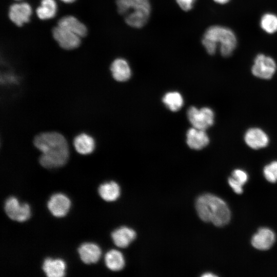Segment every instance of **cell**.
Segmentation results:
<instances>
[{
	"instance_id": "cell-23",
	"label": "cell",
	"mask_w": 277,
	"mask_h": 277,
	"mask_svg": "<svg viewBox=\"0 0 277 277\" xmlns=\"http://www.w3.org/2000/svg\"><path fill=\"white\" fill-rule=\"evenodd\" d=\"M163 102L169 109L174 112L179 110L184 104L182 95L176 91L166 93L163 96Z\"/></svg>"
},
{
	"instance_id": "cell-10",
	"label": "cell",
	"mask_w": 277,
	"mask_h": 277,
	"mask_svg": "<svg viewBox=\"0 0 277 277\" xmlns=\"http://www.w3.org/2000/svg\"><path fill=\"white\" fill-rule=\"evenodd\" d=\"M244 141L249 147L253 149L265 147L269 142L267 134L259 128L249 129L245 134Z\"/></svg>"
},
{
	"instance_id": "cell-24",
	"label": "cell",
	"mask_w": 277,
	"mask_h": 277,
	"mask_svg": "<svg viewBox=\"0 0 277 277\" xmlns=\"http://www.w3.org/2000/svg\"><path fill=\"white\" fill-rule=\"evenodd\" d=\"M260 26L267 33H274L277 31V16L271 13L264 14L260 21Z\"/></svg>"
},
{
	"instance_id": "cell-19",
	"label": "cell",
	"mask_w": 277,
	"mask_h": 277,
	"mask_svg": "<svg viewBox=\"0 0 277 277\" xmlns=\"http://www.w3.org/2000/svg\"><path fill=\"white\" fill-rule=\"evenodd\" d=\"M57 11V5L55 0H41L35 10L38 18L44 21L53 18Z\"/></svg>"
},
{
	"instance_id": "cell-20",
	"label": "cell",
	"mask_w": 277,
	"mask_h": 277,
	"mask_svg": "<svg viewBox=\"0 0 277 277\" xmlns=\"http://www.w3.org/2000/svg\"><path fill=\"white\" fill-rule=\"evenodd\" d=\"M120 187L115 182L110 181L101 184L98 188V193L102 199L107 202L116 200L120 195Z\"/></svg>"
},
{
	"instance_id": "cell-22",
	"label": "cell",
	"mask_w": 277,
	"mask_h": 277,
	"mask_svg": "<svg viewBox=\"0 0 277 277\" xmlns=\"http://www.w3.org/2000/svg\"><path fill=\"white\" fill-rule=\"evenodd\" d=\"M126 13H143L150 14V5L148 0H125Z\"/></svg>"
},
{
	"instance_id": "cell-6",
	"label": "cell",
	"mask_w": 277,
	"mask_h": 277,
	"mask_svg": "<svg viewBox=\"0 0 277 277\" xmlns=\"http://www.w3.org/2000/svg\"><path fill=\"white\" fill-rule=\"evenodd\" d=\"M276 69L274 60L263 54H258L255 58L251 68L253 75L261 79H270Z\"/></svg>"
},
{
	"instance_id": "cell-13",
	"label": "cell",
	"mask_w": 277,
	"mask_h": 277,
	"mask_svg": "<svg viewBox=\"0 0 277 277\" xmlns=\"http://www.w3.org/2000/svg\"><path fill=\"white\" fill-rule=\"evenodd\" d=\"M78 252L82 261L87 264L97 262L102 254L100 247L90 242L82 244L78 249Z\"/></svg>"
},
{
	"instance_id": "cell-7",
	"label": "cell",
	"mask_w": 277,
	"mask_h": 277,
	"mask_svg": "<svg viewBox=\"0 0 277 277\" xmlns=\"http://www.w3.org/2000/svg\"><path fill=\"white\" fill-rule=\"evenodd\" d=\"M52 34L60 47L64 50L75 49L81 43L80 36L58 25L53 28Z\"/></svg>"
},
{
	"instance_id": "cell-28",
	"label": "cell",
	"mask_w": 277,
	"mask_h": 277,
	"mask_svg": "<svg viewBox=\"0 0 277 277\" xmlns=\"http://www.w3.org/2000/svg\"><path fill=\"white\" fill-rule=\"evenodd\" d=\"M196 0H176L179 6L184 11L192 9Z\"/></svg>"
},
{
	"instance_id": "cell-9",
	"label": "cell",
	"mask_w": 277,
	"mask_h": 277,
	"mask_svg": "<svg viewBox=\"0 0 277 277\" xmlns=\"http://www.w3.org/2000/svg\"><path fill=\"white\" fill-rule=\"evenodd\" d=\"M71 202L69 197L62 193L53 194L47 203V207L50 213L54 216L61 217L69 212Z\"/></svg>"
},
{
	"instance_id": "cell-3",
	"label": "cell",
	"mask_w": 277,
	"mask_h": 277,
	"mask_svg": "<svg viewBox=\"0 0 277 277\" xmlns=\"http://www.w3.org/2000/svg\"><path fill=\"white\" fill-rule=\"evenodd\" d=\"M202 44L206 51L211 55L214 54L220 44V51L222 56H230L237 44L236 37L234 32L229 28L213 26L209 27L205 32Z\"/></svg>"
},
{
	"instance_id": "cell-15",
	"label": "cell",
	"mask_w": 277,
	"mask_h": 277,
	"mask_svg": "<svg viewBox=\"0 0 277 277\" xmlns=\"http://www.w3.org/2000/svg\"><path fill=\"white\" fill-rule=\"evenodd\" d=\"M42 269L49 277H62L66 273V264L61 259L46 258L43 263Z\"/></svg>"
},
{
	"instance_id": "cell-12",
	"label": "cell",
	"mask_w": 277,
	"mask_h": 277,
	"mask_svg": "<svg viewBox=\"0 0 277 277\" xmlns=\"http://www.w3.org/2000/svg\"><path fill=\"white\" fill-rule=\"evenodd\" d=\"M186 142L190 148L201 150L208 145L209 138L205 130L192 127L187 132Z\"/></svg>"
},
{
	"instance_id": "cell-11",
	"label": "cell",
	"mask_w": 277,
	"mask_h": 277,
	"mask_svg": "<svg viewBox=\"0 0 277 277\" xmlns=\"http://www.w3.org/2000/svg\"><path fill=\"white\" fill-rule=\"evenodd\" d=\"M275 240V234L271 229L268 228H261L252 236L251 244L258 249L265 250L273 245Z\"/></svg>"
},
{
	"instance_id": "cell-2",
	"label": "cell",
	"mask_w": 277,
	"mask_h": 277,
	"mask_svg": "<svg viewBox=\"0 0 277 277\" xmlns=\"http://www.w3.org/2000/svg\"><path fill=\"white\" fill-rule=\"evenodd\" d=\"M195 208L200 219L216 226L227 224L230 219V211L227 204L221 198L207 193L196 200Z\"/></svg>"
},
{
	"instance_id": "cell-32",
	"label": "cell",
	"mask_w": 277,
	"mask_h": 277,
	"mask_svg": "<svg viewBox=\"0 0 277 277\" xmlns=\"http://www.w3.org/2000/svg\"><path fill=\"white\" fill-rule=\"evenodd\" d=\"M15 1L20 2V1H23V0H15Z\"/></svg>"
},
{
	"instance_id": "cell-5",
	"label": "cell",
	"mask_w": 277,
	"mask_h": 277,
	"mask_svg": "<svg viewBox=\"0 0 277 277\" xmlns=\"http://www.w3.org/2000/svg\"><path fill=\"white\" fill-rule=\"evenodd\" d=\"M4 209L7 216L12 220L23 222L31 216V209L27 203H20L14 196L8 198L5 203Z\"/></svg>"
},
{
	"instance_id": "cell-18",
	"label": "cell",
	"mask_w": 277,
	"mask_h": 277,
	"mask_svg": "<svg viewBox=\"0 0 277 277\" xmlns=\"http://www.w3.org/2000/svg\"><path fill=\"white\" fill-rule=\"evenodd\" d=\"M73 146L78 153L87 155L91 154L94 150L95 142L93 137L89 134L82 133L74 137Z\"/></svg>"
},
{
	"instance_id": "cell-8",
	"label": "cell",
	"mask_w": 277,
	"mask_h": 277,
	"mask_svg": "<svg viewBox=\"0 0 277 277\" xmlns=\"http://www.w3.org/2000/svg\"><path fill=\"white\" fill-rule=\"evenodd\" d=\"M32 13V7L29 3L18 2L10 6L8 16L13 24L21 27L30 21Z\"/></svg>"
},
{
	"instance_id": "cell-14",
	"label": "cell",
	"mask_w": 277,
	"mask_h": 277,
	"mask_svg": "<svg viewBox=\"0 0 277 277\" xmlns=\"http://www.w3.org/2000/svg\"><path fill=\"white\" fill-rule=\"evenodd\" d=\"M57 25L75 33L81 37L86 36L87 33L86 26L73 15H66L61 17L58 21Z\"/></svg>"
},
{
	"instance_id": "cell-1",
	"label": "cell",
	"mask_w": 277,
	"mask_h": 277,
	"mask_svg": "<svg viewBox=\"0 0 277 277\" xmlns=\"http://www.w3.org/2000/svg\"><path fill=\"white\" fill-rule=\"evenodd\" d=\"M33 144L42 152L39 162L44 168L51 169L63 166L69 159V149L67 141L58 132L39 133L34 137Z\"/></svg>"
},
{
	"instance_id": "cell-26",
	"label": "cell",
	"mask_w": 277,
	"mask_h": 277,
	"mask_svg": "<svg viewBox=\"0 0 277 277\" xmlns=\"http://www.w3.org/2000/svg\"><path fill=\"white\" fill-rule=\"evenodd\" d=\"M232 177L243 185L248 180L247 173L241 169H235L232 173Z\"/></svg>"
},
{
	"instance_id": "cell-17",
	"label": "cell",
	"mask_w": 277,
	"mask_h": 277,
	"mask_svg": "<svg viewBox=\"0 0 277 277\" xmlns=\"http://www.w3.org/2000/svg\"><path fill=\"white\" fill-rule=\"evenodd\" d=\"M110 70L114 79L118 82L126 81L131 75V70L128 63L122 58H116L112 62Z\"/></svg>"
},
{
	"instance_id": "cell-21",
	"label": "cell",
	"mask_w": 277,
	"mask_h": 277,
	"mask_svg": "<svg viewBox=\"0 0 277 277\" xmlns=\"http://www.w3.org/2000/svg\"><path fill=\"white\" fill-rule=\"evenodd\" d=\"M105 263L108 269L114 271L122 270L125 263L123 254L115 249H111L106 253Z\"/></svg>"
},
{
	"instance_id": "cell-30",
	"label": "cell",
	"mask_w": 277,
	"mask_h": 277,
	"mask_svg": "<svg viewBox=\"0 0 277 277\" xmlns=\"http://www.w3.org/2000/svg\"><path fill=\"white\" fill-rule=\"evenodd\" d=\"M215 276V275L212 274L211 273H206L202 275V276L203 277H211Z\"/></svg>"
},
{
	"instance_id": "cell-16",
	"label": "cell",
	"mask_w": 277,
	"mask_h": 277,
	"mask_svg": "<svg viewBox=\"0 0 277 277\" xmlns=\"http://www.w3.org/2000/svg\"><path fill=\"white\" fill-rule=\"evenodd\" d=\"M135 238V231L125 226L115 229L111 233V238L114 244L120 248L128 247Z\"/></svg>"
},
{
	"instance_id": "cell-25",
	"label": "cell",
	"mask_w": 277,
	"mask_h": 277,
	"mask_svg": "<svg viewBox=\"0 0 277 277\" xmlns=\"http://www.w3.org/2000/svg\"><path fill=\"white\" fill-rule=\"evenodd\" d=\"M266 179L271 183L277 181V161H273L266 165L263 170Z\"/></svg>"
},
{
	"instance_id": "cell-29",
	"label": "cell",
	"mask_w": 277,
	"mask_h": 277,
	"mask_svg": "<svg viewBox=\"0 0 277 277\" xmlns=\"http://www.w3.org/2000/svg\"><path fill=\"white\" fill-rule=\"evenodd\" d=\"M214 2H215L217 3L220 4H224L228 3L230 0H213Z\"/></svg>"
},
{
	"instance_id": "cell-31",
	"label": "cell",
	"mask_w": 277,
	"mask_h": 277,
	"mask_svg": "<svg viewBox=\"0 0 277 277\" xmlns=\"http://www.w3.org/2000/svg\"><path fill=\"white\" fill-rule=\"evenodd\" d=\"M60 1L66 4H71L74 2L76 0H60Z\"/></svg>"
},
{
	"instance_id": "cell-27",
	"label": "cell",
	"mask_w": 277,
	"mask_h": 277,
	"mask_svg": "<svg viewBox=\"0 0 277 277\" xmlns=\"http://www.w3.org/2000/svg\"><path fill=\"white\" fill-rule=\"evenodd\" d=\"M228 183L236 193L241 194L243 192V185L232 176L228 179Z\"/></svg>"
},
{
	"instance_id": "cell-4",
	"label": "cell",
	"mask_w": 277,
	"mask_h": 277,
	"mask_svg": "<svg viewBox=\"0 0 277 277\" xmlns=\"http://www.w3.org/2000/svg\"><path fill=\"white\" fill-rule=\"evenodd\" d=\"M187 117L193 127L206 130L214 123V114L208 107L198 109L190 107L187 111Z\"/></svg>"
}]
</instances>
